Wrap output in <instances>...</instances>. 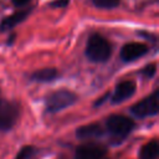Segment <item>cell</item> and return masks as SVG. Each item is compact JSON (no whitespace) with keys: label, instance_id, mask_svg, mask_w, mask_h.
I'll return each mask as SVG.
<instances>
[{"label":"cell","instance_id":"277c9868","mask_svg":"<svg viewBox=\"0 0 159 159\" xmlns=\"http://www.w3.org/2000/svg\"><path fill=\"white\" fill-rule=\"evenodd\" d=\"M130 112L133 116L138 118H147V117L157 116L159 112V91L158 89L154 91L150 96L135 103L130 108Z\"/></svg>","mask_w":159,"mask_h":159},{"label":"cell","instance_id":"6da1fadb","mask_svg":"<svg viewBox=\"0 0 159 159\" xmlns=\"http://www.w3.org/2000/svg\"><path fill=\"white\" fill-rule=\"evenodd\" d=\"M112 50L109 42L101 35L93 34L89 36L86 45V56L92 62H106L111 57Z\"/></svg>","mask_w":159,"mask_h":159},{"label":"cell","instance_id":"8fae6325","mask_svg":"<svg viewBox=\"0 0 159 159\" xmlns=\"http://www.w3.org/2000/svg\"><path fill=\"white\" fill-rule=\"evenodd\" d=\"M27 15H29V11H17V12L5 17L2 20V22L0 24V31H6V30L12 29L14 26H16L21 21H24Z\"/></svg>","mask_w":159,"mask_h":159},{"label":"cell","instance_id":"2e32d148","mask_svg":"<svg viewBox=\"0 0 159 159\" xmlns=\"http://www.w3.org/2000/svg\"><path fill=\"white\" fill-rule=\"evenodd\" d=\"M30 0H12V4L15 5V6H24V5H26L27 2H29Z\"/></svg>","mask_w":159,"mask_h":159},{"label":"cell","instance_id":"3957f363","mask_svg":"<svg viewBox=\"0 0 159 159\" xmlns=\"http://www.w3.org/2000/svg\"><path fill=\"white\" fill-rule=\"evenodd\" d=\"M77 101V96L67 89H61L51 93L46 99V109L51 113L60 112L70 106H72Z\"/></svg>","mask_w":159,"mask_h":159},{"label":"cell","instance_id":"5bb4252c","mask_svg":"<svg viewBox=\"0 0 159 159\" xmlns=\"http://www.w3.org/2000/svg\"><path fill=\"white\" fill-rule=\"evenodd\" d=\"M34 153H35V148L34 147L25 145V147H22L17 152V154H16V157L14 159H31V157L34 155Z\"/></svg>","mask_w":159,"mask_h":159},{"label":"cell","instance_id":"7c38bea8","mask_svg":"<svg viewBox=\"0 0 159 159\" xmlns=\"http://www.w3.org/2000/svg\"><path fill=\"white\" fill-rule=\"evenodd\" d=\"M58 76L57 71L55 68H43L34 72L31 75V80L36 82H51Z\"/></svg>","mask_w":159,"mask_h":159},{"label":"cell","instance_id":"4fadbf2b","mask_svg":"<svg viewBox=\"0 0 159 159\" xmlns=\"http://www.w3.org/2000/svg\"><path fill=\"white\" fill-rule=\"evenodd\" d=\"M120 0H93L94 6L99 9H114L119 5Z\"/></svg>","mask_w":159,"mask_h":159},{"label":"cell","instance_id":"7a4b0ae2","mask_svg":"<svg viewBox=\"0 0 159 159\" xmlns=\"http://www.w3.org/2000/svg\"><path fill=\"white\" fill-rule=\"evenodd\" d=\"M134 128V122L129 117L122 114H112L106 120V129L107 132L118 139H124L130 134Z\"/></svg>","mask_w":159,"mask_h":159},{"label":"cell","instance_id":"ba28073f","mask_svg":"<svg viewBox=\"0 0 159 159\" xmlns=\"http://www.w3.org/2000/svg\"><path fill=\"white\" fill-rule=\"evenodd\" d=\"M135 92V83L133 81H123L116 86L114 93L112 96L113 103H120L130 98Z\"/></svg>","mask_w":159,"mask_h":159},{"label":"cell","instance_id":"8992f818","mask_svg":"<svg viewBox=\"0 0 159 159\" xmlns=\"http://www.w3.org/2000/svg\"><path fill=\"white\" fill-rule=\"evenodd\" d=\"M106 148L96 143H86L76 149L75 159H104Z\"/></svg>","mask_w":159,"mask_h":159},{"label":"cell","instance_id":"30bf717a","mask_svg":"<svg viewBox=\"0 0 159 159\" xmlns=\"http://www.w3.org/2000/svg\"><path fill=\"white\" fill-rule=\"evenodd\" d=\"M159 155V144L158 140L153 139L148 143H145L138 153L139 159H158Z\"/></svg>","mask_w":159,"mask_h":159},{"label":"cell","instance_id":"e0dca14e","mask_svg":"<svg viewBox=\"0 0 159 159\" xmlns=\"http://www.w3.org/2000/svg\"><path fill=\"white\" fill-rule=\"evenodd\" d=\"M66 4H67V0H65V1H61V0H58V1L53 2V4H52V6H65Z\"/></svg>","mask_w":159,"mask_h":159},{"label":"cell","instance_id":"9a60e30c","mask_svg":"<svg viewBox=\"0 0 159 159\" xmlns=\"http://www.w3.org/2000/svg\"><path fill=\"white\" fill-rule=\"evenodd\" d=\"M157 72V65L155 63H150L148 66H145L143 70H142V75L145 77V78H152Z\"/></svg>","mask_w":159,"mask_h":159},{"label":"cell","instance_id":"9c48e42d","mask_svg":"<svg viewBox=\"0 0 159 159\" xmlns=\"http://www.w3.org/2000/svg\"><path fill=\"white\" fill-rule=\"evenodd\" d=\"M102 135H103V129L97 123L82 125L76 130V137L81 140H91V139L99 138Z\"/></svg>","mask_w":159,"mask_h":159},{"label":"cell","instance_id":"5b68a950","mask_svg":"<svg viewBox=\"0 0 159 159\" xmlns=\"http://www.w3.org/2000/svg\"><path fill=\"white\" fill-rule=\"evenodd\" d=\"M20 114L19 104L10 101H0V130H9L14 127Z\"/></svg>","mask_w":159,"mask_h":159},{"label":"cell","instance_id":"52a82bcc","mask_svg":"<svg viewBox=\"0 0 159 159\" xmlns=\"http://www.w3.org/2000/svg\"><path fill=\"white\" fill-rule=\"evenodd\" d=\"M148 52V46L142 42H130L122 47L120 50V58L124 62H132L137 58L144 56Z\"/></svg>","mask_w":159,"mask_h":159}]
</instances>
